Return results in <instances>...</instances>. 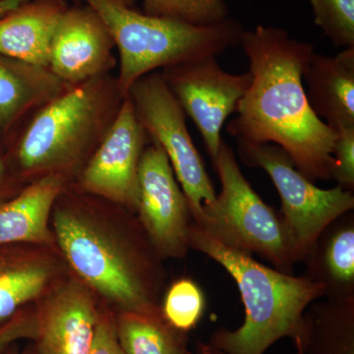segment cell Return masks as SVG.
I'll use <instances>...</instances> for the list:
<instances>
[{
	"label": "cell",
	"mask_w": 354,
	"mask_h": 354,
	"mask_svg": "<svg viewBox=\"0 0 354 354\" xmlns=\"http://www.w3.org/2000/svg\"><path fill=\"white\" fill-rule=\"evenodd\" d=\"M241 46L252 82L227 132L237 141L278 145L312 183L329 180L337 132L314 113L304 87L313 44L283 28L258 25L244 30Z\"/></svg>",
	"instance_id": "1"
},
{
	"label": "cell",
	"mask_w": 354,
	"mask_h": 354,
	"mask_svg": "<svg viewBox=\"0 0 354 354\" xmlns=\"http://www.w3.org/2000/svg\"><path fill=\"white\" fill-rule=\"evenodd\" d=\"M104 205L67 185L51 213L57 250L75 278L120 311H160L162 259L138 218L113 225Z\"/></svg>",
	"instance_id": "2"
},
{
	"label": "cell",
	"mask_w": 354,
	"mask_h": 354,
	"mask_svg": "<svg viewBox=\"0 0 354 354\" xmlns=\"http://www.w3.org/2000/svg\"><path fill=\"white\" fill-rule=\"evenodd\" d=\"M124 100L111 74L70 86L39 109L4 150L14 176L23 186L50 176L73 183Z\"/></svg>",
	"instance_id": "3"
},
{
	"label": "cell",
	"mask_w": 354,
	"mask_h": 354,
	"mask_svg": "<svg viewBox=\"0 0 354 354\" xmlns=\"http://www.w3.org/2000/svg\"><path fill=\"white\" fill-rule=\"evenodd\" d=\"M189 241L190 248L208 256L232 276L245 308L243 325L235 330H216L212 348L223 354H264L283 337H301L307 307L325 295L320 283L261 264L249 254L223 245L194 223Z\"/></svg>",
	"instance_id": "4"
},
{
	"label": "cell",
	"mask_w": 354,
	"mask_h": 354,
	"mask_svg": "<svg viewBox=\"0 0 354 354\" xmlns=\"http://www.w3.org/2000/svg\"><path fill=\"white\" fill-rule=\"evenodd\" d=\"M100 16L120 53L118 88L125 97L142 77L165 67L207 57H218L241 44L243 26L227 19L195 26L138 12L111 0H75Z\"/></svg>",
	"instance_id": "5"
},
{
	"label": "cell",
	"mask_w": 354,
	"mask_h": 354,
	"mask_svg": "<svg viewBox=\"0 0 354 354\" xmlns=\"http://www.w3.org/2000/svg\"><path fill=\"white\" fill-rule=\"evenodd\" d=\"M213 162L221 192L203 207L199 223H193L223 245L249 255L257 254L279 271L292 274L298 261L281 216L251 187L225 142H221Z\"/></svg>",
	"instance_id": "6"
},
{
	"label": "cell",
	"mask_w": 354,
	"mask_h": 354,
	"mask_svg": "<svg viewBox=\"0 0 354 354\" xmlns=\"http://www.w3.org/2000/svg\"><path fill=\"white\" fill-rule=\"evenodd\" d=\"M246 165L264 169L278 191L281 218L290 232L298 262L313 246L324 230L339 216L353 211L351 191L337 185L321 189L298 171L285 150L272 143L237 141Z\"/></svg>",
	"instance_id": "7"
},
{
	"label": "cell",
	"mask_w": 354,
	"mask_h": 354,
	"mask_svg": "<svg viewBox=\"0 0 354 354\" xmlns=\"http://www.w3.org/2000/svg\"><path fill=\"white\" fill-rule=\"evenodd\" d=\"M127 97L151 141L157 143L169 158L189 204L193 221L199 223L203 207L213 202L216 194L188 131L185 113L160 71L137 80Z\"/></svg>",
	"instance_id": "8"
},
{
	"label": "cell",
	"mask_w": 354,
	"mask_h": 354,
	"mask_svg": "<svg viewBox=\"0 0 354 354\" xmlns=\"http://www.w3.org/2000/svg\"><path fill=\"white\" fill-rule=\"evenodd\" d=\"M186 116L194 121L212 160L218 156L221 128L252 82L250 72L232 74L216 57L190 60L160 70Z\"/></svg>",
	"instance_id": "9"
},
{
	"label": "cell",
	"mask_w": 354,
	"mask_h": 354,
	"mask_svg": "<svg viewBox=\"0 0 354 354\" xmlns=\"http://www.w3.org/2000/svg\"><path fill=\"white\" fill-rule=\"evenodd\" d=\"M129 97H125L113 127L70 187L136 214L139 167L150 144Z\"/></svg>",
	"instance_id": "10"
},
{
	"label": "cell",
	"mask_w": 354,
	"mask_h": 354,
	"mask_svg": "<svg viewBox=\"0 0 354 354\" xmlns=\"http://www.w3.org/2000/svg\"><path fill=\"white\" fill-rule=\"evenodd\" d=\"M135 215L160 259H183L187 255L192 213L169 158L153 141L140 162Z\"/></svg>",
	"instance_id": "11"
},
{
	"label": "cell",
	"mask_w": 354,
	"mask_h": 354,
	"mask_svg": "<svg viewBox=\"0 0 354 354\" xmlns=\"http://www.w3.org/2000/svg\"><path fill=\"white\" fill-rule=\"evenodd\" d=\"M113 37L87 4L67 7L55 28L48 70L67 86L111 74L118 62Z\"/></svg>",
	"instance_id": "12"
},
{
	"label": "cell",
	"mask_w": 354,
	"mask_h": 354,
	"mask_svg": "<svg viewBox=\"0 0 354 354\" xmlns=\"http://www.w3.org/2000/svg\"><path fill=\"white\" fill-rule=\"evenodd\" d=\"M95 293L78 279H59L38 300L34 354H88L99 322Z\"/></svg>",
	"instance_id": "13"
},
{
	"label": "cell",
	"mask_w": 354,
	"mask_h": 354,
	"mask_svg": "<svg viewBox=\"0 0 354 354\" xmlns=\"http://www.w3.org/2000/svg\"><path fill=\"white\" fill-rule=\"evenodd\" d=\"M57 251L28 243L0 245V327L62 279Z\"/></svg>",
	"instance_id": "14"
},
{
	"label": "cell",
	"mask_w": 354,
	"mask_h": 354,
	"mask_svg": "<svg viewBox=\"0 0 354 354\" xmlns=\"http://www.w3.org/2000/svg\"><path fill=\"white\" fill-rule=\"evenodd\" d=\"M48 68L0 55V148L6 150L39 109L64 93Z\"/></svg>",
	"instance_id": "15"
},
{
	"label": "cell",
	"mask_w": 354,
	"mask_h": 354,
	"mask_svg": "<svg viewBox=\"0 0 354 354\" xmlns=\"http://www.w3.org/2000/svg\"><path fill=\"white\" fill-rule=\"evenodd\" d=\"M67 185L64 177H43L0 203V245L28 243L57 250L51 213Z\"/></svg>",
	"instance_id": "16"
},
{
	"label": "cell",
	"mask_w": 354,
	"mask_h": 354,
	"mask_svg": "<svg viewBox=\"0 0 354 354\" xmlns=\"http://www.w3.org/2000/svg\"><path fill=\"white\" fill-rule=\"evenodd\" d=\"M65 0H28L0 18V55L48 69L55 28Z\"/></svg>",
	"instance_id": "17"
},
{
	"label": "cell",
	"mask_w": 354,
	"mask_h": 354,
	"mask_svg": "<svg viewBox=\"0 0 354 354\" xmlns=\"http://www.w3.org/2000/svg\"><path fill=\"white\" fill-rule=\"evenodd\" d=\"M314 113L333 129L354 127V48L335 57L313 53L304 76Z\"/></svg>",
	"instance_id": "18"
},
{
	"label": "cell",
	"mask_w": 354,
	"mask_h": 354,
	"mask_svg": "<svg viewBox=\"0 0 354 354\" xmlns=\"http://www.w3.org/2000/svg\"><path fill=\"white\" fill-rule=\"evenodd\" d=\"M304 276L320 283L326 298L354 297V215L333 221L309 249Z\"/></svg>",
	"instance_id": "19"
},
{
	"label": "cell",
	"mask_w": 354,
	"mask_h": 354,
	"mask_svg": "<svg viewBox=\"0 0 354 354\" xmlns=\"http://www.w3.org/2000/svg\"><path fill=\"white\" fill-rule=\"evenodd\" d=\"M298 341L304 354H354V297L313 305L304 313Z\"/></svg>",
	"instance_id": "20"
},
{
	"label": "cell",
	"mask_w": 354,
	"mask_h": 354,
	"mask_svg": "<svg viewBox=\"0 0 354 354\" xmlns=\"http://www.w3.org/2000/svg\"><path fill=\"white\" fill-rule=\"evenodd\" d=\"M114 327L125 354H185L183 333L172 328L162 311H120Z\"/></svg>",
	"instance_id": "21"
},
{
	"label": "cell",
	"mask_w": 354,
	"mask_h": 354,
	"mask_svg": "<svg viewBox=\"0 0 354 354\" xmlns=\"http://www.w3.org/2000/svg\"><path fill=\"white\" fill-rule=\"evenodd\" d=\"M143 12L195 26L216 25L230 17L225 0H143Z\"/></svg>",
	"instance_id": "22"
},
{
	"label": "cell",
	"mask_w": 354,
	"mask_h": 354,
	"mask_svg": "<svg viewBox=\"0 0 354 354\" xmlns=\"http://www.w3.org/2000/svg\"><path fill=\"white\" fill-rule=\"evenodd\" d=\"M204 293L193 279L174 281L165 295L160 306L162 316L174 329L181 333L193 329L204 313Z\"/></svg>",
	"instance_id": "23"
},
{
	"label": "cell",
	"mask_w": 354,
	"mask_h": 354,
	"mask_svg": "<svg viewBox=\"0 0 354 354\" xmlns=\"http://www.w3.org/2000/svg\"><path fill=\"white\" fill-rule=\"evenodd\" d=\"M314 22L337 48H354V0H309Z\"/></svg>",
	"instance_id": "24"
},
{
	"label": "cell",
	"mask_w": 354,
	"mask_h": 354,
	"mask_svg": "<svg viewBox=\"0 0 354 354\" xmlns=\"http://www.w3.org/2000/svg\"><path fill=\"white\" fill-rule=\"evenodd\" d=\"M337 132L333 149L332 178L342 189H354V127H342Z\"/></svg>",
	"instance_id": "25"
},
{
	"label": "cell",
	"mask_w": 354,
	"mask_h": 354,
	"mask_svg": "<svg viewBox=\"0 0 354 354\" xmlns=\"http://www.w3.org/2000/svg\"><path fill=\"white\" fill-rule=\"evenodd\" d=\"M37 337V316L35 308L24 307L0 327V354L20 339H32Z\"/></svg>",
	"instance_id": "26"
},
{
	"label": "cell",
	"mask_w": 354,
	"mask_h": 354,
	"mask_svg": "<svg viewBox=\"0 0 354 354\" xmlns=\"http://www.w3.org/2000/svg\"><path fill=\"white\" fill-rule=\"evenodd\" d=\"M88 354H125L116 337L114 319L104 310L100 312L94 341Z\"/></svg>",
	"instance_id": "27"
},
{
	"label": "cell",
	"mask_w": 354,
	"mask_h": 354,
	"mask_svg": "<svg viewBox=\"0 0 354 354\" xmlns=\"http://www.w3.org/2000/svg\"><path fill=\"white\" fill-rule=\"evenodd\" d=\"M23 187L24 186L14 176L7 164L4 152L0 148V203L15 196Z\"/></svg>",
	"instance_id": "28"
},
{
	"label": "cell",
	"mask_w": 354,
	"mask_h": 354,
	"mask_svg": "<svg viewBox=\"0 0 354 354\" xmlns=\"http://www.w3.org/2000/svg\"><path fill=\"white\" fill-rule=\"evenodd\" d=\"M28 0H0V18L17 8Z\"/></svg>",
	"instance_id": "29"
},
{
	"label": "cell",
	"mask_w": 354,
	"mask_h": 354,
	"mask_svg": "<svg viewBox=\"0 0 354 354\" xmlns=\"http://www.w3.org/2000/svg\"><path fill=\"white\" fill-rule=\"evenodd\" d=\"M295 344H297V354H304V349H302L301 344H300V342L298 341V339H297V341H295ZM199 354H223V353H220V351H216V349L213 348H205L202 349L201 353H200Z\"/></svg>",
	"instance_id": "30"
},
{
	"label": "cell",
	"mask_w": 354,
	"mask_h": 354,
	"mask_svg": "<svg viewBox=\"0 0 354 354\" xmlns=\"http://www.w3.org/2000/svg\"><path fill=\"white\" fill-rule=\"evenodd\" d=\"M3 354H34V353L29 351H19L18 349L14 348V344H12V346L7 348V351Z\"/></svg>",
	"instance_id": "31"
},
{
	"label": "cell",
	"mask_w": 354,
	"mask_h": 354,
	"mask_svg": "<svg viewBox=\"0 0 354 354\" xmlns=\"http://www.w3.org/2000/svg\"><path fill=\"white\" fill-rule=\"evenodd\" d=\"M111 1L116 2V3H120L121 6H124L127 7H130V8H133L135 6V2L137 0H111Z\"/></svg>",
	"instance_id": "32"
}]
</instances>
